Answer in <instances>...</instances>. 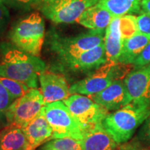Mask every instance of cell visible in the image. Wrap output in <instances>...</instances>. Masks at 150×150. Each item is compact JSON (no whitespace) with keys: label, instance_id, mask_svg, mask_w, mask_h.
Returning <instances> with one entry per match:
<instances>
[{"label":"cell","instance_id":"cell-1","mask_svg":"<svg viewBox=\"0 0 150 150\" xmlns=\"http://www.w3.org/2000/svg\"><path fill=\"white\" fill-rule=\"evenodd\" d=\"M0 45V76L22 82L29 88H37L39 74L45 70L44 61L11 42H2Z\"/></svg>","mask_w":150,"mask_h":150},{"label":"cell","instance_id":"cell-2","mask_svg":"<svg viewBox=\"0 0 150 150\" xmlns=\"http://www.w3.org/2000/svg\"><path fill=\"white\" fill-rule=\"evenodd\" d=\"M150 117V104L131 102L102 121L103 127L117 145L129 141L135 131Z\"/></svg>","mask_w":150,"mask_h":150},{"label":"cell","instance_id":"cell-3","mask_svg":"<svg viewBox=\"0 0 150 150\" xmlns=\"http://www.w3.org/2000/svg\"><path fill=\"white\" fill-rule=\"evenodd\" d=\"M45 36V24L38 13L17 21L8 33L11 42L20 50L35 56H40Z\"/></svg>","mask_w":150,"mask_h":150},{"label":"cell","instance_id":"cell-4","mask_svg":"<svg viewBox=\"0 0 150 150\" xmlns=\"http://www.w3.org/2000/svg\"><path fill=\"white\" fill-rule=\"evenodd\" d=\"M105 33L106 30L90 29L76 36L63 37L53 32L50 36V47L62 64H64L104 42Z\"/></svg>","mask_w":150,"mask_h":150},{"label":"cell","instance_id":"cell-5","mask_svg":"<svg viewBox=\"0 0 150 150\" xmlns=\"http://www.w3.org/2000/svg\"><path fill=\"white\" fill-rule=\"evenodd\" d=\"M120 63L106 62L105 64L93 71L83 79L75 82L70 87V94H81L91 96L99 93L109 86L114 81L121 79L125 74Z\"/></svg>","mask_w":150,"mask_h":150},{"label":"cell","instance_id":"cell-6","mask_svg":"<svg viewBox=\"0 0 150 150\" xmlns=\"http://www.w3.org/2000/svg\"><path fill=\"white\" fill-rule=\"evenodd\" d=\"M41 113L53 131V139L70 137L81 140L83 131L63 101L44 105Z\"/></svg>","mask_w":150,"mask_h":150},{"label":"cell","instance_id":"cell-7","mask_svg":"<svg viewBox=\"0 0 150 150\" xmlns=\"http://www.w3.org/2000/svg\"><path fill=\"white\" fill-rule=\"evenodd\" d=\"M98 0H40L38 10L56 24H72Z\"/></svg>","mask_w":150,"mask_h":150},{"label":"cell","instance_id":"cell-8","mask_svg":"<svg viewBox=\"0 0 150 150\" xmlns=\"http://www.w3.org/2000/svg\"><path fill=\"white\" fill-rule=\"evenodd\" d=\"M76 121L84 131L99 123H102L108 111L95 102L89 96L72 94L63 101Z\"/></svg>","mask_w":150,"mask_h":150},{"label":"cell","instance_id":"cell-9","mask_svg":"<svg viewBox=\"0 0 150 150\" xmlns=\"http://www.w3.org/2000/svg\"><path fill=\"white\" fill-rule=\"evenodd\" d=\"M44 105L41 91L38 88H31L10 105L6 112V125L14 124L21 127L40 115Z\"/></svg>","mask_w":150,"mask_h":150},{"label":"cell","instance_id":"cell-10","mask_svg":"<svg viewBox=\"0 0 150 150\" xmlns=\"http://www.w3.org/2000/svg\"><path fill=\"white\" fill-rule=\"evenodd\" d=\"M128 103L150 104V64L135 67L123 80Z\"/></svg>","mask_w":150,"mask_h":150},{"label":"cell","instance_id":"cell-11","mask_svg":"<svg viewBox=\"0 0 150 150\" xmlns=\"http://www.w3.org/2000/svg\"><path fill=\"white\" fill-rule=\"evenodd\" d=\"M38 79L45 105L63 101L71 95L70 87L63 75L45 70L39 74Z\"/></svg>","mask_w":150,"mask_h":150},{"label":"cell","instance_id":"cell-12","mask_svg":"<svg viewBox=\"0 0 150 150\" xmlns=\"http://www.w3.org/2000/svg\"><path fill=\"white\" fill-rule=\"evenodd\" d=\"M89 97L108 111L117 110L129 104L123 81L121 79L114 81L106 88Z\"/></svg>","mask_w":150,"mask_h":150},{"label":"cell","instance_id":"cell-13","mask_svg":"<svg viewBox=\"0 0 150 150\" xmlns=\"http://www.w3.org/2000/svg\"><path fill=\"white\" fill-rule=\"evenodd\" d=\"M107 61L104 42L63 65L73 71L86 72L97 70Z\"/></svg>","mask_w":150,"mask_h":150},{"label":"cell","instance_id":"cell-14","mask_svg":"<svg viewBox=\"0 0 150 150\" xmlns=\"http://www.w3.org/2000/svg\"><path fill=\"white\" fill-rule=\"evenodd\" d=\"M30 147L35 150L38 147L53 139V131L42 113L21 127Z\"/></svg>","mask_w":150,"mask_h":150},{"label":"cell","instance_id":"cell-15","mask_svg":"<svg viewBox=\"0 0 150 150\" xmlns=\"http://www.w3.org/2000/svg\"><path fill=\"white\" fill-rule=\"evenodd\" d=\"M81 143L82 150H115L118 145L103 127L102 122L84 131Z\"/></svg>","mask_w":150,"mask_h":150},{"label":"cell","instance_id":"cell-16","mask_svg":"<svg viewBox=\"0 0 150 150\" xmlns=\"http://www.w3.org/2000/svg\"><path fill=\"white\" fill-rule=\"evenodd\" d=\"M120 18H113L106 29L104 46L108 62L118 63L123 45V38L120 27Z\"/></svg>","mask_w":150,"mask_h":150},{"label":"cell","instance_id":"cell-17","mask_svg":"<svg viewBox=\"0 0 150 150\" xmlns=\"http://www.w3.org/2000/svg\"><path fill=\"white\" fill-rule=\"evenodd\" d=\"M0 150H33L21 127L14 124L5 125L0 131Z\"/></svg>","mask_w":150,"mask_h":150},{"label":"cell","instance_id":"cell-18","mask_svg":"<svg viewBox=\"0 0 150 150\" xmlns=\"http://www.w3.org/2000/svg\"><path fill=\"white\" fill-rule=\"evenodd\" d=\"M112 18L107 10L96 4L86 9L76 22L89 29L106 30Z\"/></svg>","mask_w":150,"mask_h":150},{"label":"cell","instance_id":"cell-19","mask_svg":"<svg viewBox=\"0 0 150 150\" xmlns=\"http://www.w3.org/2000/svg\"><path fill=\"white\" fill-rule=\"evenodd\" d=\"M149 42L150 36L140 32L123 40L122 49L118 63L124 65L133 64Z\"/></svg>","mask_w":150,"mask_h":150},{"label":"cell","instance_id":"cell-20","mask_svg":"<svg viewBox=\"0 0 150 150\" xmlns=\"http://www.w3.org/2000/svg\"><path fill=\"white\" fill-rule=\"evenodd\" d=\"M97 4L107 10L112 18L141 12V0H98Z\"/></svg>","mask_w":150,"mask_h":150},{"label":"cell","instance_id":"cell-21","mask_svg":"<svg viewBox=\"0 0 150 150\" xmlns=\"http://www.w3.org/2000/svg\"><path fill=\"white\" fill-rule=\"evenodd\" d=\"M40 150H82V147L81 140L65 137L45 142Z\"/></svg>","mask_w":150,"mask_h":150},{"label":"cell","instance_id":"cell-22","mask_svg":"<svg viewBox=\"0 0 150 150\" xmlns=\"http://www.w3.org/2000/svg\"><path fill=\"white\" fill-rule=\"evenodd\" d=\"M0 83L12 95L14 99L23 96L31 89L22 82L4 76H0Z\"/></svg>","mask_w":150,"mask_h":150},{"label":"cell","instance_id":"cell-23","mask_svg":"<svg viewBox=\"0 0 150 150\" xmlns=\"http://www.w3.org/2000/svg\"><path fill=\"white\" fill-rule=\"evenodd\" d=\"M120 27L123 40L128 38L138 32L136 18L130 15L121 17Z\"/></svg>","mask_w":150,"mask_h":150},{"label":"cell","instance_id":"cell-24","mask_svg":"<svg viewBox=\"0 0 150 150\" xmlns=\"http://www.w3.org/2000/svg\"><path fill=\"white\" fill-rule=\"evenodd\" d=\"M15 100L12 95L0 83V125L6 124V112L10 105Z\"/></svg>","mask_w":150,"mask_h":150},{"label":"cell","instance_id":"cell-25","mask_svg":"<svg viewBox=\"0 0 150 150\" xmlns=\"http://www.w3.org/2000/svg\"><path fill=\"white\" fill-rule=\"evenodd\" d=\"M8 8L18 11L29 10L33 6H37L40 0H1Z\"/></svg>","mask_w":150,"mask_h":150},{"label":"cell","instance_id":"cell-26","mask_svg":"<svg viewBox=\"0 0 150 150\" xmlns=\"http://www.w3.org/2000/svg\"><path fill=\"white\" fill-rule=\"evenodd\" d=\"M10 18V12L8 7L0 0V37L8 27Z\"/></svg>","mask_w":150,"mask_h":150},{"label":"cell","instance_id":"cell-27","mask_svg":"<svg viewBox=\"0 0 150 150\" xmlns=\"http://www.w3.org/2000/svg\"><path fill=\"white\" fill-rule=\"evenodd\" d=\"M136 23L138 32L150 36V16L142 13L136 18Z\"/></svg>","mask_w":150,"mask_h":150},{"label":"cell","instance_id":"cell-28","mask_svg":"<svg viewBox=\"0 0 150 150\" xmlns=\"http://www.w3.org/2000/svg\"><path fill=\"white\" fill-rule=\"evenodd\" d=\"M148 64H150V42L144 48L133 63L135 67H142Z\"/></svg>","mask_w":150,"mask_h":150},{"label":"cell","instance_id":"cell-29","mask_svg":"<svg viewBox=\"0 0 150 150\" xmlns=\"http://www.w3.org/2000/svg\"><path fill=\"white\" fill-rule=\"evenodd\" d=\"M138 139L142 143L150 145V117L146 120L138 134Z\"/></svg>","mask_w":150,"mask_h":150},{"label":"cell","instance_id":"cell-30","mask_svg":"<svg viewBox=\"0 0 150 150\" xmlns=\"http://www.w3.org/2000/svg\"><path fill=\"white\" fill-rule=\"evenodd\" d=\"M141 11L150 16V0H141Z\"/></svg>","mask_w":150,"mask_h":150},{"label":"cell","instance_id":"cell-31","mask_svg":"<svg viewBox=\"0 0 150 150\" xmlns=\"http://www.w3.org/2000/svg\"><path fill=\"white\" fill-rule=\"evenodd\" d=\"M0 56H1V45H0Z\"/></svg>","mask_w":150,"mask_h":150},{"label":"cell","instance_id":"cell-32","mask_svg":"<svg viewBox=\"0 0 150 150\" xmlns=\"http://www.w3.org/2000/svg\"><path fill=\"white\" fill-rule=\"evenodd\" d=\"M145 150H146V149H145Z\"/></svg>","mask_w":150,"mask_h":150}]
</instances>
